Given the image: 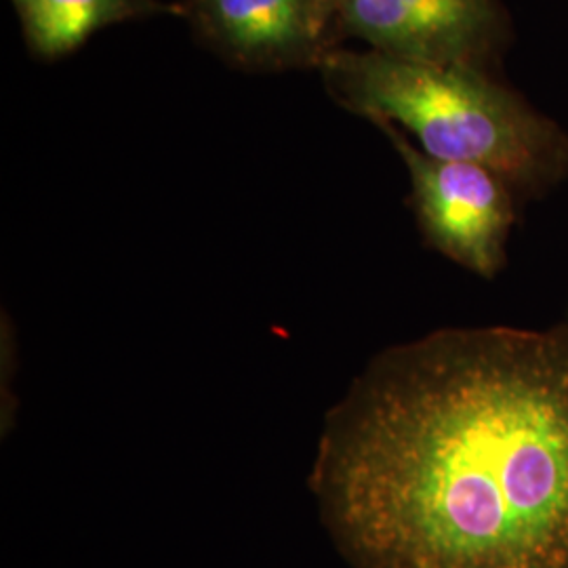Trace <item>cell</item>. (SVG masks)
<instances>
[{
    "mask_svg": "<svg viewBox=\"0 0 568 568\" xmlns=\"http://www.w3.org/2000/svg\"><path fill=\"white\" fill-rule=\"evenodd\" d=\"M30 51L42 60L74 53L102 28L156 16H180V2L164 0H11Z\"/></svg>",
    "mask_w": 568,
    "mask_h": 568,
    "instance_id": "obj_6",
    "label": "cell"
},
{
    "mask_svg": "<svg viewBox=\"0 0 568 568\" xmlns=\"http://www.w3.org/2000/svg\"><path fill=\"white\" fill-rule=\"evenodd\" d=\"M337 30L398 60L495 77L514 44L504 0H337Z\"/></svg>",
    "mask_w": 568,
    "mask_h": 568,
    "instance_id": "obj_4",
    "label": "cell"
},
{
    "mask_svg": "<svg viewBox=\"0 0 568 568\" xmlns=\"http://www.w3.org/2000/svg\"><path fill=\"white\" fill-rule=\"evenodd\" d=\"M310 490L356 568H568V325L379 352L326 410Z\"/></svg>",
    "mask_w": 568,
    "mask_h": 568,
    "instance_id": "obj_1",
    "label": "cell"
},
{
    "mask_svg": "<svg viewBox=\"0 0 568 568\" xmlns=\"http://www.w3.org/2000/svg\"><path fill=\"white\" fill-rule=\"evenodd\" d=\"M318 72L347 112L413 133L429 156L487 166L518 204L567 182L568 131L501 77L344 47Z\"/></svg>",
    "mask_w": 568,
    "mask_h": 568,
    "instance_id": "obj_2",
    "label": "cell"
},
{
    "mask_svg": "<svg viewBox=\"0 0 568 568\" xmlns=\"http://www.w3.org/2000/svg\"><path fill=\"white\" fill-rule=\"evenodd\" d=\"M375 126L405 163L410 206L427 246L476 276L501 274L520 206L508 183L487 166L429 156L389 122Z\"/></svg>",
    "mask_w": 568,
    "mask_h": 568,
    "instance_id": "obj_3",
    "label": "cell"
},
{
    "mask_svg": "<svg viewBox=\"0 0 568 568\" xmlns=\"http://www.w3.org/2000/svg\"><path fill=\"white\" fill-rule=\"evenodd\" d=\"M209 51L244 72L318 70L342 47L337 0H182Z\"/></svg>",
    "mask_w": 568,
    "mask_h": 568,
    "instance_id": "obj_5",
    "label": "cell"
},
{
    "mask_svg": "<svg viewBox=\"0 0 568 568\" xmlns=\"http://www.w3.org/2000/svg\"><path fill=\"white\" fill-rule=\"evenodd\" d=\"M567 325H568V323H567Z\"/></svg>",
    "mask_w": 568,
    "mask_h": 568,
    "instance_id": "obj_7",
    "label": "cell"
}]
</instances>
